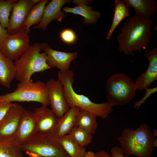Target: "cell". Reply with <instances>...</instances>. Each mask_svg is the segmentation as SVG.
Returning <instances> with one entry per match:
<instances>
[{"label":"cell","instance_id":"17","mask_svg":"<svg viewBox=\"0 0 157 157\" xmlns=\"http://www.w3.org/2000/svg\"><path fill=\"white\" fill-rule=\"evenodd\" d=\"M80 108L76 106L70 108L68 110L58 121L54 132V135L57 138L68 134L76 126L78 116Z\"/></svg>","mask_w":157,"mask_h":157},{"label":"cell","instance_id":"4","mask_svg":"<svg viewBox=\"0 0 157 157\" xmlns=\"http://www.w3.org/2000/svg\"><path fill=\"white\" fill-rule=\"evenodd\" d=\"M41 51L40 43H33L15 60V78L17 81H29L35 73L51 68L47 63L46 54Z\"/></svg>","mask_w":157,"mask_h":157},{"label":"cell","instance_id":"28","mask_svg":"<svg viewBox=\"0 0 157 157\" xmlns=\"http://www.w3.org/2000/svg\"><path fill=\"white\" fill-rule=\"evenodd\" d=\"M60 37L64 42L68 44H72L76 41V36L74 32L70 29H65L59 34Z\"/></svg>","mask_w":157,"mask_h":157},{"label":"cell","instance_id":"23","mask_svg":"<svg viewBox=\"0 0 157 157\" xmlns=\"http://www.w3.org/2000/svg\"><path fill=\"white\" fill-rule=\"evenodd\" d=\"M55 137L57 142L61 146L69 157H83L87 151L84 147L74 142L67 135L60 138Z\"/></svg>","mask_w":157,"mask_h":157},{"label":"cell","instance_id":"1","mask_svg":"<svg viewBox=\"0 0 157 157\" xmlns=\"http://www.w3.org/2000/svg\"><path fill=\"white\" fill-rule=\"evenodd\" d=\"M154 20L135 15L128 18L116 36L118 49L126 55L145 49L151 41Z\"/></svg>","mask_w":157,"mask_h":157},{"label":"cell","instance_id":"34","mask_svg":"<svg viewBox=\"0 0 157 157\" xmlns=\"http://www.w3.org/2000/svg\"><path fill=\"white\" fill-rule=\"evenodd\" d=\"M83 157H94V153L91 151H87Z\"/></svg>","mask_w":157,"mask_h":157},{"label":"cell","instance_id":"11","mask_svg":"<svg viewBox=\"0 0 157 157\" xmlns=\"http://www.w3.org/2000/svg\"><path fill=\"white\" fill-rule=\"evenodd\" d=\"M40 44L42 51L46 54L47 63L51 68L56 67L63 72L70 70V63L76 58L77 52L60 51L53 49L46 43Z\"/></svg>","mask_w":157,"mask_h":157},{"label":"cell","instance_id":"6","mask_svg":"<svg viewBox=\"0 0 157 157\" xmlns=\"http://www.w3.org/2000/svg\"><path fill=\"white\" fill-rule=\"evenodd\" d=\"M34 101L47 107L49 100L46 83L41 81L33 82L31 80L20 82L13 91L0 95V102Z\"/></svg>","mask_w":157,"mask_h":157},{"label":"cell","instance_id":"26","mask_svg":"<svg viewBox=\"0 0 157 157\" xmlns=\"http://www.w3.org/2000/svg\"><path fill=\"white\" fill-rule=\"evenodd\" d=\"M67 135L73 142L83 147L92 142V135L78 126H76Z\"/></svg>","mask_w":157,"mask_h":157},{"label":"cell","instance_id":"9","mask_svg":"<svg viewBox=\"0 0 157 157\" xmlns=\"http://www.w3.org/2000/svg\"><path fill=\"white\" fill-rule=\"evenodd\" d=\"M46 84L51 109L59 119L70 108L65 100L63 84L59 80L53 79L48 80Z\"/></svg>","mask_w":157,"mask_h":157},{"label":"cell","instance_id":"7","mask_svg":"<svg viewBox=\"0 0 157 157\" xmlns=\"http://www.w3.org/2000/svg\"><path fill=\"white\" fill-rule=\"evenodd\" d=\"M31 157H69L53 134L36 133L21 146Z\"/></svg>","mask_w":157,"mask_h":157},{"label":"cell","instance_id":"13","mask_svg":"<svg viewBox=\"0 0 157 157\" xmlns=\"http://www.w3.org/2000/svg\"><path fill=\"white\" fill-rule=\"evenodd\" d=\"M36 133L33 111L24 108L18 128L12 139L21 146Z\"/></svg>","mask_w":157,"mask_h":157},{"label":"cell","instance_id":"19","mask_svg":"<svg viewBox=\"0 0 157 157\" xmlns=\"http://www.w3.org/2000/svg\"><path fill=\"white\" fill-rule=\"evenodd\" d=\"M134 10L135 15L143 19H149L157 12L156 0H125Z\"/></svg>","mask_w":157,"mask_h":157},{"label":"cell","instance_id":"16","mask_svg":"<svg viewBox=\"0 0 157 157\" xmlns=\"http://www.w3.org/2000/svg\"><path fill=\"white\" fill-rule=\"evenodd\" d=\"M69 2L66 0H52L45 6L41 21L35 26V29L41 28L45 30L51 22L54 20L61 22L65 17L64 12L61 10L62 6Z\"/></svg>","mask_w":157,"mask_h":157},{"label":"cell","instance_id":"22","mask_svg":"<svg viewBox=\"0 0 157 157\" xmlns=\"http://www.w3.org/2000/svg\"><path fill=\"white\" fill-rule=\"evenodd\" d=\"M48 0H42L32 7L25 19L23 29L29 33L31 27L39 24L42 19L44 10Z\"/></svg>","mask_w":157,"mask_h":157},{"label":"cell","instance_id":"15","mask_svg":"<svg viewBox=\"0 0 157 157\" xmlns=\"http://www.w3.org/2000/svg\"><path fill=\"white\" fill-rule=\"evenodd\" d=\"M33 113L37 132L53 134L59 119L51 109L42 106L36 108Z\"/></svg>","mask_w":157,"mask_h":157},{"label":"cell","instance_id":"10","mask_svg":"<svg viewBox=\"0 0 157 157\" xmlns=\"http://www.w3.org/2000/svg\"><path fill=\"white\" fill-rule=\"evenodd\" d=\"M21 105L15 103L0 121V140L11 139L18 128L23 109Z\"/></svg>","mask_w":157,"mask_h":157},{"label":"cell","instance_id":"14","mask_svg":"<svg viewBox=\"0 0 157 157\" xmlns=\"http://www.w3.org/2000/svg\"><path fill=\"white\" fill-rule=\"evenodd\" d=\"M144 56L149 61L148 67L134 82L136 90L140 91L148 88L157 79V47L146 51Z\"/></svg>","mask_w":157,"mask_h":157},{"label":"cell","instance_id":"30","mask_svg":"<svg viewBox=\"0 0 157 157\" xmlns=\"http://www.w3.org/2000/svg\"><path fill=\"white\" fill-rule=\"evenodd\" d=\"M14 103L6 102H0V121L4 117L8 109Z\"/></svg>","mask_w":157,"mask_h":157},{"label":"cell","instance_id":"3","mask_svg":"<svg viewBox=\"0 0 157 157\" xmlns=\"http://www.w3.org/2000/svg\"><path fill=\"white\" fill-rule=\"evenodd\" d=\"M57 75L63 84L65 100L69 108L78 107L103 119L107 118L113 111V106L107 102L94 103L88 97L76 93L73 88L74 74L72 70L64 72L59 71Z\"/></svg>","mask_w":157,"mask_h":157},{"label":"cell","instance_id":"21","mask_svg":"<svg viewBox=\"0 0 157 157\" xmlns=\"http://www.w3.org/2000/svg\"><path fill=\"white\" fill-rule=\"evenodd\" d=\"M130 7L125 0H115L112 22L106 36L109 40L115 29L126 18L130 17Z\"/></svg>","mask_w":157,"mask_h":157},{"label":"cell","instance_id":"35","mask_svg":"<svg viewBox=\"0 0 157 157\" xmlns=\"http://www.w3.org/2000/svg\"><path fill=\"white\" fill-rule=\"evenodd\" d=\"M152 133L154 135L155 137L156 136L157 137V129H154L153 130V131L152 132Z\"/></svg>","mask_w":157,"mask_h":157},{"label":"cell","instance_id":"25","mask_svg":"<svg viewBox=\"0 0 157 157\" xmlns=\"http://www.w3.org/2000/svg\"><path fill=\"white\" fill-rule=\"evenodd\" d=\"M22 151L12 139L0 140V157H23Z\"/></svg>","mask_w":157,"mask_h":157},{"label":"cell","instance_id":"32","mask_svg":"<svg viewBox=\"0 0 157 157\" xmlns=\"http://www.w3.org/2000/svg\"><path fill=\"white\" fill-rule=\"evenodd\" d=\"M9 34L7 29L0 23V46L5 41Z\"/></svg>","mask_w":157,"mask_h":157},{"label":"cell","instance_id":"31","mask_svg":"<svg viewBox=\"0 0 157 157\" xmlns=\"http://www.w3.org/2000/svg\"><path fill=\"white\" fill-rule=\"evenodd\" d=\"M110 151L112 157H126L124 155L123 150L120 147L117 146L113 147Z\"/></svg>","mask_w":157,"mask_h":157},{"label":"cell","instance_id":"18","mask_svg":"<svg viewBox=\"0 0 157 157\" xmlns=\"http://www.w3.org/2000/svg\"><path fill=\"white\" fill-rule=\"evenodd\" d=\"M87 1L74 0L73 2L77 6L74 8L64 7L63 10L66 13H70L82 16L85 24H94L96 23L101 16V13L92 10V8L87 5Z\"/></svg>","mask_w":157,"mask_h":157},{"label":"cell","instance_id":"24","mask_svg":"<svg viewBox=\"0 0 157 157\" xmlns=\"http://www.w3.org/2000/svg\"><path fill=\"white\" fill-rule=\"evenodd\" d=\"M96 117V116L90 112L80 109L76 126L92 135L96 133L97 127Z\"/></svg>","mask_w":157,"mask_h":157},{"label":"cell","instance_id":"27","mask_svg":"<svg viewBox=\"0 0 157 157\" xmlns=\"http://www.w3.org/2000/svg\"><path fill=\"white\" fill-rule=\"evenodd\" d=\"M16 0H0V23L4 28L8 26L10 13Z\"/></svg>","mask_w":157,"mask_h":157},{"label":"cell","instance_id":"5","mask_svg":"<svg viewBox=\"0 0 157 157\" xmlns=\"http://www.w3.org/2000/svg\"><path fill=\"white\" fill-rule=\"evenodd\" d=\"M136 90L132 78L123 73H117L107 79L105 87L107 102L113 107L127 105L135 95Z\"/></svg>","mask_w":157,"mask_h":157},{"label":"cell","instance_id":"12","mask_svg":"<svg viewBox=\"0 0 157 157\" xmlns=\"http://www.w3.org/2000/svg\"><path fill=\"white\" fill-rule=\"evenodd\" d=\"M34 5L32 0H20L13 4L6 28L9 34L24 31L23 26L29 12Z\"/></svg>","mask_w":157,"mask_h":157},{"label":"cell","instance_id":"33","mask_svg":"<svg viewBox=\"0 0 157 157\" xmlns=\"http://www.w3.org/2000/svg\"><path fill=\"white\" fill-rule=\"evenodd\" d=\"M94 157H112L110 154L104 150L94 153Z\"/></svg>","mask_w":157,"mask_h":157},{"label":"cell","instance_id":"29","mask_svg":"<svg viewBox=\"0 0 157 157\" xmlns=\"http://www.w3.org/2000/svg\"><path fill=\"white\" fill-rule=\"evenodd\" d=\"M144 95L140 99L135 102L134 104V108L137 110L139 109L141 106L144 104L146 101L152 94L156 92L157 91V87H155L152 88H146Z\"/></svg>","mask_w":157,"mask_h":157},{"label":"cell","instance_id":"2","mask_svg":"<svg viewBox=\"0 0 157 157\" xmlns=\"http://www.w3.org/2000/svg\"><path fill=\"white\" fill-rule=\"evenodd\" d=\"M124 155L137 157H152L155 136L146 123L141 124L135 130L125 128L121 135L116 138Z\"/></svg>","mask_w":157,"mask_h":157},{"label":"cell","instance_id":"8","mask_svg":"<svg viewBox=\"0 0 157 157\" xmlns=\"http://www.w3.org/2000/svg\"><path fill=\"white\" fill-rule=\"evenodd\" d=\"M29 33L22 31L9 34L0 46V52L13 60L18 59L30 46Z\"/></svg>","mask_w":157,"mask_h":157},{"label":"cell","instance_id":"20","mask_svg":"<svg viewBox=\"0 0 157 157\" xmlns=\"http://www.w3.org/2000/svg\"><path fill=\"white\" fill-rule=\"evenodd\" d=\"M16 70L13 60L6 57L0 52V85L10 88L11 83L15 78Z\"/></svg>","mask_w":157,"mask_h":157}]
</instances>
